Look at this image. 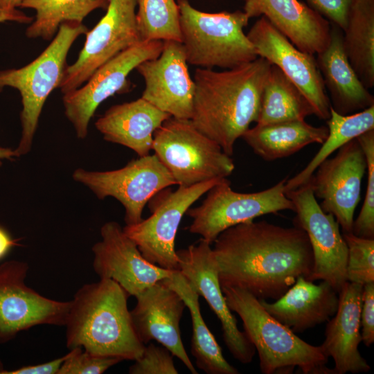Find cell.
Returning a JSON list of instances; mask_svg holds the SVG:
<instances>
[{"mask_svg": "<svg viewBox=\"0 0 374 374\" xmlns=\"http://www.w3.org/2000/svg\"><path fill=\"white\" fill-rule=\"evenodd\" d=\"M4 368H3V363L1 362V361L0 360V373L3 371Z\"/></svg>", "mask_w": 374, "mask_h": 374, "instance_id": "ee69618b", "label": "cell"}, {"mask_svg": "<svg viewBox=\"0 0 374 374\" xmlns=\"http://www.w3.org/2000/svg\"><path fill=\"white\" fill-rule=\"evenodd\" d=\"M69 353L59 358L42 364L29 365L12 371H2L0 374H57Z\"/></svg>", "mask_w": 374, "mask_h": 374, "instance_id": "f35d334b", "label": "cell"}, {"mask_svg": "<svg viewBox=\"0 0 374 374\" xmlns=\"http://www.w3.org/2000/svg\"><path fill=\"white\" fill-rule=\"evenodd\" d=\"M33 17L28 16L23 11L17 8L3 9L0 8V23L15 21L21 24H30Z\"/></svg>", "mask_w": 374, "mask_h": 374, "instance_id": "ab89813d", "label": "cell"}, {"mask_svg": "<svg viewBox=\"0 0 374 374\" xmlns=\"http://www.w3.org/2000/svg\"><path fill=\"white\" fill-rule=\"evenodd\" d=\"M100 235L91 249L93 270L100 278L117 283L129 296H137L174 271L148 261L116 222L105 223Z\"/></svg>", "mask_w": 374, "mask_h": 374, "instance_id": "ac0fdd59", "label": "cell"}, {"mask_svg": "<svg viewBox=\"0 0 374 374\" xmlns=\"http://www.w3.org/2000/svg\"><path fill=\"white\" fill-rule=\"evenodd\" d=\"M361 309L362 341L369 347L374 342V282L363 285Z\"/></svg>", "mask_w": 374, "mask_h": 374, "instance_id": "74e56055", "label": "cell"}, {"mask_svg": "<svg viewBox=\"0 0 374 374\" xmlns=\"http://www.w3.org/2000/svg\"><path fill=\"white\" fill-rule=\"evenodd\" d=\"M177 3L188 64L230 69L258 57L243 30L249 20L243 10L210 13L197 10L188 0Z\"/></svg>", "mask_w": 374, "mask_h": 374, "instance_id": "5b68a950", "label": "cell"}, {"mask_svg": "<svg viewBox=\"0 0 374 374\" xmlns=\"http://www.w3.org/2000/svg\"><path fill=\"white\" fill-rule=\"evenodd\" d=\"M170 116L140 98L112 106L95 123L109 142L125 146L139 157L150 154L154 132Z\"/></svg>", "mask_w": 374, "mask_h": 374, "instance_id": "d4e9b609", "label": "cell"}, {"mask_svg": "<svg viewBox=\"0 0 374 374\" xmlns=\"http://www.w3.org/2000/svg\"><path fill=\"white\" fill-rule=\"evenodd\" d=\"M88 30L82 23L64 22L49 45L31 62L19 69L0 70V92L12 87L21 98V137L15 149L19 157L31 150L43 106L50 93L60 87L72 44Z\"/></svg>", "mask_w": 374, "mask_h": 374, "instance_id": "8992f818", "label": "cell"}, {"mask_svg": "<svg viewBox=\"0 0 374 374\" xmlns=\"http://www.w3.org/2000/svg\"><path fill=\"white\" fill-rule=\"evenodd\" d=\"M163 281L176 291L189 310L193 335L191 353L197 367L207 374H238L239 371L224 357L222 348L206 326L201 314L199 294L179 271Z\"/></svg>", "mask_w": 374, "mask_h": 374, "instance_id": "4316f807", "label": "cell"}, {"mask_svg": "<svg viewBox=\"0 0 374 374\" xmlns=\"http://www.w3.org/2000/svg\"><path fill=\"white\" fill-rule=\"evenodd\" d=\"M346 54L362 84L374 87V0H351L343 30Z\"/></svg>", "mask_w": 374, "mask_h": 374, "instance_id": "83f0119b", "label": "cell"}, {"mask_svg": "<svg viewBox=\"0 0 374 374\" xmlns=\"http://www.w3.org/2000/svg\"><path fill=\"white\" fill-rule=\"evenodd\" d=\"M356 139L366 159L367 185L362 207L353 222V233L359 237L374 238V129Z\"/></svg>", "mask_w": 374, "mask_h": 374, "instance_id": "836d02e7", "label": "cell"}, {"mask_svg": "<svg viewBox=\"0 0 374 374\" xmlns=\"http://www.w3.org/2000/svg\"><path fill=\"white\" fill-rule=\"evenodd\" d=\"M285 177L276 185L256 193H238L231 188L226 179H222L206 193L202 203L186 212L192 222L190 233L213 243L223 231L260 216L281 211H294L292 200L285 192Z\"/></svg>", "mask_w": 374, "mask_h": 374, "instance_id": "ba28073f", "label": "cell"}, {"mask_svg": "<svg viewBox=\"0 0 374 374\" xmlns=\"http://www.w3.org/2000/svg\"><path fill=\"white\" fill-rule=\"evenodd\" d=\"M127 293L115 281L100 278L80 287L70 301L66 344L100 356L135 361L145 348L127 307Z\"/></svg>", "mask_w": 374, "mask_h": 374, "instance_id": "3957f363", "label": "cell"}, {"mask_svg": "<svg viewBox=\"0 0 374 374\" xmlns=\"http://www.w3.org/2000/svg\"><path fill=\"white\" fill-rule=\"evenodd\" d=\"M73 179L103 199L112 197L125 208L126 225L141 222L145 206L155 195L175 181L156 154L139 157L124 167L109 171L74 170Z\"/></svg>", "mask_w": 374, "mask_h": 374, "instance_id": "9c48e42d", "label": "cell"}, {"mask_svg": "<svg viewBox=\"0 0 374 374\" xmlns=\"http://www.w3.org/2000/svg\"><path fill=\"white\" fill-rule=\"evenodd\" d=\"M221 289L227 305L241 319L244 332L258 352L262 373H291L297 367L304 374H335L327 366L329 357L320 346L299 338L271 317L252 294L235 287Z\"/></svg>", "mask_w": 374, "mask_h": 374, "instance_id": "277c9868", "label": "cell"}, {"mask_svg": "<svg viewBox=\"0 0 374 374\" xmlns=\"http://www.w3.org/2000/svg\"><path fill=\"white\" fill-rule=\"evenodd\" d=\"M223 179L189 187L179 186L176 190L166 193L153 206L148 218L125 225L123 228L124 233L134 242L148 261L168 270H179L175 244L182 217L193 203Z\"/></svg>", "mask_w": 374, "mask_h": 374, "instance_id": "5bb4252c", "label": "cell"}, {"mask_svg": "<svg viewBox=\"0 0 374 374\" xmlns=\"http://www.w3.org/2000/svg\"><path fill=\"white\" fill-rule=\"evenodd\" d=\"M363 285L347 281L339 292V305L327 322L320 346L335 362V374L366 373L370 365L361 355L359 345Z\"/></svg>", "mask_w": 374, "mask_h": 374, "instance_id": "44dd1931", "label": "cell"}, {"mask_svg": "<svg viewBox=\"0 0 374 374\" xmlns=\"http://www.w3.org/2000/svg\"><path fill=\"white\" fill-rule=\"evenodd\" d=\"M145 346L141 355L129 368L130 374H177L173 355L164 346Z\"/></svg>", "mask_w": 374, "mask_h": 374, "instance_id": "d590c367", "label": "cell"}, {"mask_svg": "<svg viewBox=\"0 0 374 374\" xmlns=\"http://www.w3.org/2000/svg\"><path fill=\"white\" fill-rule=\"evenodd\" d=\"M136 69L145 81L141 98L172 117L191 119L195 85L181 42L163 41L161 54Z\"/></svg>", "mask_w": 374, "mask_h": 374, "instance_id": "d6986e66", "label": "cell"}, {"mask_svg": "<svg viewBox=\"0 0 374 374\" xmlns=\"http://www.w3.org/2000/svg\"><path fill=\"white\" fill-rule=\"evenodd\" d=\"M212 248L221 287L243 289L259 299L276 300L299 276L310 280L314 258L307 233L253 220L223 231Z\"/></svg>", "mask_w": 374, "mask_h": 374, "instance_id": "6da1fadb", "label": "cell"}, {"mask_svg": "<svg viewBox=\"0 0 374 374\" xmlns=\"http://www.w3.org/2000/svg\"><path fill=\"white\" fill-rule=\"evenodd\" d=\"M27 262L10 260L0 265V344L38 325L62 326L69 301L45 297L26 284Z\"/></svg>", "mask_w": 374, "mask_h": 374, "instance_id": "30bf717a", "label": "cell"}, {"mask_svg": "<svg viewBox=\"0 0 374 374\" xmlns=\"http://www.w3.org/2000/svg\"><path fill=\"white\" fill-rule=\"evenodd\" d=\"M152 150L176 185L189 187L226 178L235 169L230 156L199 132L190 119L169 117L154 132Z\"/></svg>", "mask_w": 374, "mask_h": 374, "instance_id": "52a82bcc", "label": "cell"}, {"mask_svg": "<svg viewBox=\"0 0 374 374\" xmlns=\"http://www.w3.org/2000/svg\"><path fill=\"white\" fill-rule=\"evenodd\" d=\"M121 361L118 357L96 355L77 347L70 350L57 374H101Z\"/></svg>", "mask_w": 374, "mask_h": 374, "instance_id": "e575fe53", "label": "cell"}, {"mask_svg": "<svg viewBox=\"0 0 374 374\" xmlns=\"http://www.w3.org/2000/svg\"><path fill=\"white\" fill-rule=\"evenodd\" d=\"M211 244L201 238L196 244L177 250L179 271L199 296L205 299L220 320L223 339L233 357L242 364L252 362L256 349L227 305L218 278Z\"/></svg>", "mask_w": 374, "mask_h": 374, "instance_id": "e0dca14e", "label": "cell"}, {"mask_svg": "<svg viewBox=\"0 0 374 374\" xmlns=\"http://www.w3.org/2000/svg\"><path fill=\"white\" fill-rule=\"evenodd\" d=\"M314 115L312 106L276 66L271 64L263 87L256 125L302 121Z\"/></svg>", "mask_w": 374, "mask_h": 374, "instance_id": "f1b7e54d", "label": "cell"}, {"mask_svg": "<svg viewBox=\"0 0 374 374\" xmlns=\"http://www.w3.org/2000/svg\"><path fill=\"white\" fill-rule=\"evenodd\" d=\"M136 6L137 0H109L105 15L86 33L77 60L66 69L59 87L63 94L81 87L107 61L141 42Z\"/></svg>", "mask_w": 374, "mask_h": 374, "instance_id": "4fadbf2b", "label": "cell"}, {"mask_svg": "<svg viewBox=\"0 0 374 374\" xmlns=\"http://www.w3.org/2000/svg\"><path fill=\"white\" fill-rule=\"evenodd\" d=\"M328 134L317 153L309 163L294 177L287 179L285 192L294 190L306 183L321 162L335 151L364 132L374 129V105L360 112L341 115L330 109L326 121Z\"/></svg>", "mask_w": 374, "mask_h": 374, "instance_id": "f546056e", "label": "cell"}, {"mask_svg": "<svg viewBox=\"0 0 374 374\" xmlns=\"http://www.w3.org/2000/svg\"><path fill=\"white\" fill-rule=\"evenodd\" d=\"M328 134V127L313 126L302 120L256 125L242 138L262 159L274 161L290 156L308 145L322 144Z\"/></svg>", "mask_w": 374, "mask_h": 374, "instance_id": "484cf974", "label": "cell"}, {"mask_svg": "<svg viewBox=\"0 0 374 374\" xmlns=\"http://www.w3.org/2000/svg\"><path fill=\"white\" fill-rule=\"evenodd\" d=\"M366 168L363 149L355 139L339 148L334 157L321 162L309 179L314 196L322 199L321 209L334 215L343 233H353Z\"/></svg>", "mask_w": 374, "mask_h": 374, "instance_id": "9a60e30c", "label": "cell"}, {"mask_svg": "<svg viewBox=\"0 0 374 374\" xmlns=\"http://www.w3.org/2000/svg\"><path fill=\"white\" fill-rule=\"evenodd\" d=\"M351 0H305L314 11L344 30Z\"/></svg>", "mask_w": 374, "mask_h": 374, "instance_id": "8d00e7d4", "label": "cell"}, {"mask_svg": "<svg viewBox=\"0 0 374 374\" xmlns=\"http://www.w3.org/2000/svg\"><path fill=\"white\" fill-rule=\"evenodd\" d=\"M243 12L264 16L301 51L317 54L329 44L330 23L299 0H245Z\"/></svg>", "mask_w": 374, "mask_h": 374, "instance_id": "7402d4cb", "label": "cell"}, {"mask_svg": "<svg viewBox=\"0 0 374 374\" xmlns=\"http://www.w3.org/2000/svg\"><path fill=\"white\" fill-rule=\"evenodd\" d=\"M348 248L347 281L365 285L374 282V238L342 233Z\"/></svg>", "mask_w": 374, "mask_h": 374, "instance_id": "d6a6232c", "label": "cell"}, {"mask_svg": "<svg viewBox=\"0 0 374 374\" xmlns=\"http://www.w3.org/2000/svg\"><path fill=\"white\" fill-rule=\"evenodd\" d=\"M22 0H0V8L3 9H14L19 8Z\"/></svg>", "mask_w": 374, "mask_h": 374, "instance_id": "7bdbcfd3", "label": "cell"}, {"mask_svg": "<svg viewBox=\"0 0 374 374\" xmlns=\"http://www.w3.org/2000/svg\"><path fill=\"white\" fill-rule=\"evenodd\" d=\"M109 0H22L19 8L35 11L26 30L28 38L52 39L64 22L82 23L96 9L106 10Z\"/></svg>", "mask_w": 374, "mask_h": 374, "instance_id": "4dcf8cb0", "label": "cell"}, {"mask_svg": "<svg viewBox=\"0 0 374 374\" xmlns=\"http://www.w3.org/2000/svg\"><path fill=\"white\" fill-rule=\"evenodd\" d=\"M136 12L141 41L181 42L179 10L175 0H137Z\"/></svg>", "mask_w": 374, "mask_h": 374, "instance_id": "1f68e13d", "label": "cell"}, {"mask_svg": "<svg viewBox=\"0 0 374 374\" xmlns=\"http://www.w3.org/2000/svg\"><path fill=\"white\" fill-rule=\"evenodd\" d=\"M17 243L9 233L0 226V260L3 259L11 249L17 245Z\"/></svg>", "mask_w": 374, "mask_h": 374, "instance_id": "60d3db41", "label": "cell"}, {"mask_svg": "<svg viewBox=\"0 0 374 374\" xmlns=\"http://www.w3.org/2000/svg\"><path fill=\"white\" fill-rule=\"evenodd\" d=\"M318 67L331 108L341 115H349L374 105V97L360 81L346 54L343 30L330 23L328 46L317 54Z\"/></svg>", "mask_w": 374, "mask_h": 374, "instance_id": "cb8c5ba5", "label": "cell"}, {"mask_svg": "<svg viewBox=\"0 0 374 374\" xmlns=\"http://www.w3.org/2000/svg\"><path fill=\"white\" fill-rule=\"evenodd\" d=\"M247 36L258 56L278 67L306 97L314 115L327 121L331 105L314 55L297 48L264 16L253 24Z\"/></svg>", "mask_w": 374, "mask_h": 374, "instance_id": "2e32d148", "label": "cell"}, {"mask_svg": "<svg viewBox=\"0 0 374 374\" xmlns=\"http://www.w3.org/2000/svg\"><path fill=\"white\" fill-rule=\"evenodd\" d=\"M17 157H19V156L15 150L0 147V166L2 165V159L12 161Z\"/></svg>", "mask_w": 374, "mask_h": 374, "instance_id": "b9f144b4", "label": "cell"}, {"mask_svg": "<svg viewBox=\"0 0 374 374\" xmlns=\"http://www.w3.org/2000/svg\"><path fill=\"white\" fill-rule=\"evenodd\" d=\"M163 41H142L119 53L99 68L84 86L64 93V114L79 139L87 136L91 118L107 98L128 88V75L141 62L157 58Z\"/></svg>", "mask_w": 374, "mask_h": 374, "instance_id": "7c38bea8", "label": "cell"}, {"mask_svg": "<svg viewBox=\"0 0 374 374\" xmlns=\"http://www.w3.org/2000/svg\"><path fill=\"white\" fill-rule=\"evenodd\" d=\"M130 310L135 332L145 345L155 340L168 349L193 374H197L183 344L179 323L186 308L181 296L160 280L135 296Z\"/></svg>", "mask_w": 374, "mask_h": 374, "instance_id": "ffe728a7", "label": "cell"}, {"mask_svg": "<svg viewBox=\"0 0 374 374\" xmlns=\"http://www.w3.org/2000/svg\"><path fill=\"white\" fill-rule=\"evenodd\" d=\"M271 64L258 57L239 66L217 71L197 68L191 121L229 156L235 141L256 122L263 87Z\"/></svg>", "mask_w": 374, "mask_h": 374, "instance_id": "7a4b0ae2", "label": "cell"}, {"mask_svg": "<svg viewBox=\"0 0 374 374\" xmlns=\"http://www.w3.org/2000/svg\"><path fill=\"white\" fill-rule=\"evenodd\" d=\"M259 300L271 317L296 334L332 317L338 308L339 292L325 280L317 285L299 276L276 301Z\"/></svg>", "mask_w": 374, "mask_h": 374, "instance_id": "603a6c76", "label": "cell"}, {"mask_svg": "<svg viewBox=\"0 0 374 374\" xmlns=\"http://www.w3.org/2000/svg\"><path fill=\"white\" fill-rule=\"evenodd\" d=\"M285 194L294 206L295 226L307 233L311 244L314 265L310 280H325L339 292L347 282L348 248L339 223L321 209L309 180Z\"/></svg>", "mask_w": 374, "mask_h": 374, "instance_id": "8fae6325", "label": "cell"}]
</instances>
